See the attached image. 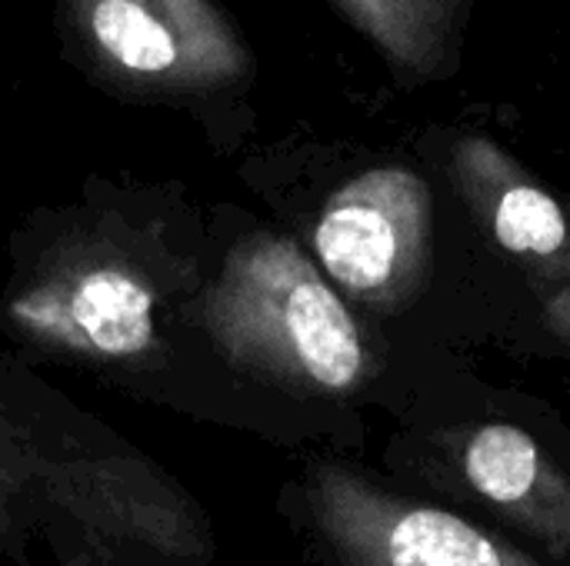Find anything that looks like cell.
<instances>
[{"label":"cell","mask_w":570,"mask_h":566,"mask_svg":"<svg viewBox=\"0 0 570 566\" xmlns=\"http://www.w3.org/2000/svg\"><path fill=\"white\" fill-rule=\"evenodd\" d=\"M43 537L60 566H200L194 497L114 430L0 354V554Z\"/></svg>","instance_id":"cell-1"},{"label":"cell","mask_w":570,"mask_h":566,"mask_svg":"<svg viewBox=\"0 0 570 566\" xmlns=\"http://www.w3.org/2000/svg\"><path fill=\"white\" fill-rule=\"evenodd\" d=\"M541 320H544V327H548L558 340H564L570 347V284L568 287L551 290V294H544Z\"/></svg>","instance_id":"cell-10"},{"label":"cell","mask_w":570,"mask_h":566,"mask_svg":"<svg viewBox=\"0 0 570 566\" xmlns=\"http://www.w3.org/2000/svg\"><path fill=\"white\" fill-rule=\"evenodd\" d=\"M451 180L491 237L541 294L570 284L568 207L498 140L464 133L451 147Z\"/></svg>","instance_id":"cell-7"},{"label":"cell","mask_w":570,"mask_h":566,"mask_svg":"<svg viewBox=\"0 0 570 566\" xmlns=\"http://www.w3.org/2000/svg\"><path fill=\"white\" fill-rule=\"evenodd\" d=\"M448 464L488 507L570 560V477L514 424H474L441 437Z\"/></svg>","instance_id":"cell-8"},{"label":"cell","mask_w":570,"mask_h":566,"mask_svg":"<svg viewBox=\"0 0 570 566\" xmlns=\"http://www.w3.org/2000/svg\"><path fill=\"white\" fill-rule=\"evenodd\" d=\"M194 284V257L170 254L130 220L100 217L70 227L20 274L3 317L47 354L140 367L164 350V314Z\"/></svg>","instance_id":"cell-2"},{"label":"cell","mask_w":570,"mask_h":566,"mask_svg":"<svg viewBox=\"0 0 570 566\" xmlns=\"http://www.w3.org/2000/svg\"><path fill=\"white\" fill-rule=\"evenodd\" d=\"M434 200L421 173L374 167L347 180L321 210L314 254L351 300L374 310L407 307L431 264Z\"/></svg>","instance_id":"cell-4"},{"label":"cell","mask_w":570,"mask_h":566,"mask_svg":"<svg viewBox=\"0 0 570 566\" xmlns=\"http://www.w3.org/2000/svg\"><path fill=\"white\" fill-rule=\"evenodd\" d=\"M307 514L341 566H544L451 510L387 494L337 464L314 467Z\"/></svg>","instance_id":"cell-5"},{"label":"cell","mask_w":570,"mask_h":566,"mask_svg":"<svg viewBox=\"0 0 570 566\" xmlns=\"http://www.w3.org/2000/svg\"><path fill=\"white\" fill-rule=\"evenodd\" d=\"M194 320L237 370L291 390L347 397L374 370L344 297L277 234H250L230 247L217 280L197 297Z\"/></svg>","instance_id":"cell-3"},{"label":"cell","mask_w":570,"mask_h":566,"mask_svg":"<svg viewBox=\"0 0 570 566\" xmlns=\"http://www.w3.org/2000/svg\"><path fill=\"white\" fill-rule=\"evenodd\" d=\"M97 67L147 90H214L250 70L244 37L214 0H70Z\"/></svg>","instance_id":"cell-6"},{"label":"cell","mask_w":570,"mask_h":566,"mask_svg":"<svg viewBox=\"0 0 570 566\" xmlns=\"http://www.w3.org/2000/svg\"><path fill=\"white\" fill-rule=\"evenodd\" d=\"M404 83H431L461 60L468 0H337Z\"/></svg>","instance_id":"cell-9"}]
</instances>
